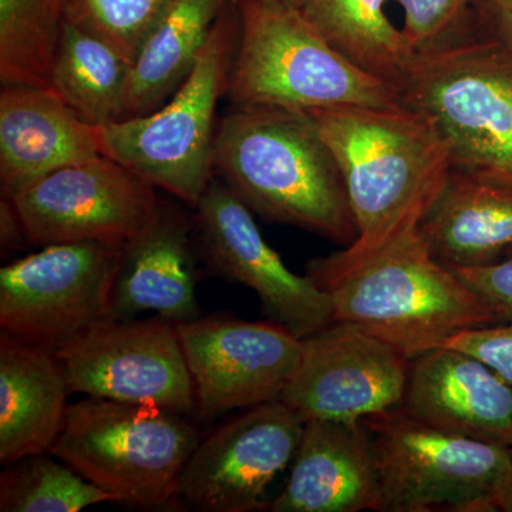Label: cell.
<instances>
[{
  "label": "cell",
  "mask_w": 512,
  "mask_h": 512,
  "mask_svg": "<svg viewBox=\"0 0 512 512\" xmlns=\"http://www.w3.org/2000/svg\"><path fill=\"white\" fill-rule=\"evenodd\" d=\"M338 164L357 239L306 266L342 271L413 234L451 170L450 151L423 114L403 104L309 111Z\"/></svg>",
  "instance_id": "6da1fadb"
},
{
  "label": "cell",
  "mask_w": 512,
  "mask_h": 512,
  "mask_svg": "<svg viewBox=\"0 0 512 512\" xmlns=\"http://www.w3.org/2000/svg\"><path fill=\"white\" fill-rule=\"evenodd\" d=\"M215 175L266 221L350 247L357 228L338 164L309 111L235 107L220 121Z\"/></svg>",
  "instance_id": "7a4b0ae2"
},
{
  "label": "cell",
  "mask_w": 512,
  "mask_h": 512,
  "mask_svg": "<svg viewBox=\"0 0 512 512\" xmlns=\"http://www.w3.org/2000/svg\"><path fill=\"white\" fill-rule=\"evenodd\" d=\"M311 278L329 292L335 322L366 330L407 360L458 333L503 322L490 303L431 255L419 229L365 261Z\"/></svg>",
  "instance_id": "3957f363"
},
{
  "label": "cell",
  "mask_w": 512,
  "mask_h": 512,
  "mask_svg": "<svg viewBox=\"0 0 512 512\" xmlns=\"http://www.w3.org/2000/svg\"><path fill=\"white\" fill-rule=\"evenodd\" d=\"M397 96L437 128L451 167L512 181V53L490 23L464 19L417 52Z\"/></svg>",
  "instance_id": "277c9868"
},
{
  "label": "cell",
  "mask_w": 512,
  "mask_h": 512,
  "mask_svg": "<svg viewBox=\"0 0 512 512\" xmlns=\"http://www.w3.org/2000/svg\"><path fill=\"white\" fill-rule=\"evenodd\" d=\"M239 30L227 94L234 107L322 110L389 107L396 89L326 42L302 10L275 0H234Z\"/></svg>",
  "instance_id": "5b68a950"
},
{
  "label": "cell",
  "mask_w": 512,
  "mask_h": 512,
  "mask_svg": "<svg viewBox=\"0 0 512 512\" xmlns=\"http://www.w3.org/2000/svg\"><path fill=\"white\" fill-rule=\"evenodd\" d=\"M200 441L188 414L87 396L69 406L49 453L116 503L167 510L180 505L178 481Z\"/></svg>",
  "instance_id": "8992f818"
},
{
  "label": "cell",
  "mask_w": 512,
  "mask_h": 512,
  "mask_svg": "<svg viewBox=\"0 0 512 512\" xmlns=\"http://www.w3.org/2000/svg\"><path fill=\"white\" fill-rule=\"evenodd\" d=\"M234 0L215 22L183 86L147 116L99 127L104 156L194 208L214 180L215 111L238 42Z\"/></svg>",
  "instance_id": "52a82bcc"
},
{
  "label": "cell",
  "mask_w": 512,
  "mask_h": 512,
  "mask_svg": "<svg viewBox=\"0 0 512 512\" xmlns=\"http://www.w3.org/2000/svg\"><path fill=\"white\" fill-rule=\"evenodd\" d=\"M382 512H493L511 467V448L458 436L402 406L363 419Z\"/></svg>",
  "instance_id": "ba28073f"
},
{
  "label": "cell",
  "mask_w": 512,
  "mask_h": 512,
  "mask_svg": "<svg viewBox=\"0 0 512 512\" xmlns=\"http://www.w3.org/2000/svg\"><path fill=\"white\" fill-rule=\"evenodd\" d=\"M123 248L99 242L47 245L0 269V328L56 350L110 318Z\"/></svg>",
  "instance_id": "9c48e42d"
},
{
  "label": "cell",
  "mask_w": 512,
  "mask_h": 512,
  "mask_svg": "<svg viewBox=\"0 0 512 512\" xmlns=\"http://www.w3.org/2000/svg\"><path fill=\"white\" fill-rule=\"evenodd\" d=\"M70 393L195 413L194 383L171 320L104 319L56 350Z\"/></svg>",
  "instance_id": "30bf717a"
},
{
  "label": "cell",
  "mask_w": 512,
  "mask_h": 512,
  "mask_svg": "<svg viewBox=\"0 0 512 512\" xmlns=\"http://www.w3.org/2000/svg\"><path fill=\"white\" fill-rule=\"evenodd\" d=\"M192 210L204 264L254 291L271 322L301 340L333 322L329 292L285 265L262 237L252 211L224 181L214 177Z\"/></svg>",
  "instance_id": "8fae6325"
},
{
  "label": "cell",
  "mask_w": 512,
  "mask_h": 512,
  "mask_svg": "<svg viewBox=\"0 0 512 512\" xmlns=\"http://www.w3.org/2000/svg\"><path fill=\"white\" fill-rule=\"evenodd\" d=\"M30 245L99 242L124 248L143 231L156 187L109 156L62 168L12 198Z\"/></svg>",
  "instance_id": "7c38bea8"
},
{
  "label": "cell",
  "mask_w": 512,
  "mask_h": 512,
  "mask_svg": "<svg viewBox=\"0 0 512 512\" xmlns=\"http://www.w3.org/2000/svg\"><path fill=\"white\" fill-rule=\"evenodd\" d=\"M175 328L205 421L279 400L301 355V339L271 320L212 315Z\"/></svg>",
  "instance_id": "4fadbf2b"
},
{
  "label": "cell",
  "mask_w": 512,
  "mask_h": 512,
  "mask_svg": "<svg viewBox=\"0 0 512 512\" xmlns=\"http://www.w3.org/2000/svg\"><path fill=\"white\" fill-rule=\"evenodd\" d=\"M409 363L366 330L333 320L301 340L279 400L305 421H362L402 406Z\"/></svg>",
  "instance_id": "5bb4252c"
},
{
  "label": "cell",
  "mask_w": 512,
  "mask_h": 512,
  "mask_svg": "<svg viewBox=\"0 0 512 512\" xmlns=\"http://www.w3.org/2000/svg\"><path fill=\"white\" fill-rule=\"evenodd\" d=\"M305 420L281 400L259 404L201 440L178 481V504L204 512H251L291 467Z\"/></svg>",
  "instance_id": "9a60e30c"
},
{
  "label": "cell",
  "mask_w": 512,
  "mask_h": 512,
  "mask_svg": "<svg viewBox=\"0 0 512 512\" xmlns=\"http://www.w3.org/2000/svg\"><path fill=\"white\" fill-rule=\"evenodd\" d=\"M402 407L436 429L512 450V386L464 350L440 346L410 360Z\"/></svg>",
  "instance_id": "2e32d148"
},
{
  "label": "cell",
  "mask_w": 512,
  "mask_h": 512,
  "mask_svg": "<svg viewBox=\"0 0 512 512\" xmlns=\"http://www.w3.org/2000/svg\"><path fill=\"white\" fill-rule=\"evenodd\" d=\"M195 254L194 214L158 202L150 222L123 248L109 319L148 311L174 323L200 318Z\"/></svg>",
  "instance_id": "e0dca14e"
},
{
  "label": "cell",
  "mask_w": 512,
  "mask_h": 512,
  "mask_svg": "<svg viewBox=\"0 0 512 512\" xmlns=\"http://www.w3.org/2000/svg\"><path fill=\"white\" fill-rule=\"evenodd\" d=\"M103 154L100 128L90 126L49 90L2 86L0 187L18 197L62 168Z\"/></svg>",
  "instance_id": "ac0fdd59"
},
{
  "label": "cell",
  "mask_w": 512,
  "mask_h": 512,
  "mask_svg": "<svg viewBox=\"0 0 512 512\" xmlns=\"http://www.w3.org/2000/svg\"><path fill=\"white\" fill-rule=\"evenodd\" d=\"M375 458L362 421H305L301 443L272 512L379 511Z\"/></svg>",
  "instance_id": "d6986e66"
},
{
  "label": "cell",
  "mask_w": 512,
  "mask_h": 512,
  "mask_svg": "<svg viewBox=\"0 0 512 512\" xmlns=\"http://www.w3.org/2000/svg\"><path fill=\"white\" fill-rule=\"evenodd\" d=\"M419 232L450 268L500 261L512 254V181L451 167Z\"/></svg>",
  "instance_id": "ffe728a7"
},
{
  "label": "cell",
  "mask_w": 512,
  "mask_h": 512,
  "mask_svg": "<svg viewBox=\"0 0 512 512\" xmlns=\"http://www.w3.org/2000/svg\"><path fill=\"white\" fill-rule=\"evenodd\" d=\"M70 389L55 350L0 335V463L47 453L63 429Z\"/></svg>",
  "instance_id": "44dd1931"
},
{
  "label": "cell",
  "mask_w": 512,
  "mask_h": 512,
  "mask_svg": "<svg viewBox=\"0 0 512 512\" xmlns=\"http://www.w3.org/2000/svg\"><path fill=\"white\" fill-rule=\"evenodd\" d=\"M231 0H174L131 64L121 120L147 116L163 106L194 70Z\"/></svg>",
  "instance_id": "7402d4cb"
},
{
  "label": "cell",
  "mask_w": 512,
  "mask_h": 512,
  "mask_svg": "<svg viewBox=\"0 0 512 512\" xmlns=\"http://www.w3.org/2000/svg\"><path fill=\"white\" fill-rule=\"evenodd\" d=\"M384 5L386 0H306L301 10L340 55L397 92L416 52Z\"/></svg>",
  "instance_id": "603a6c76"
},
{
  "label": "cell",
  "mask_w": 512,
  "mask_h": 512,
  "mask_svg": "<svg viewBox=\"0 0 512 512\" xmlns=\"http://www.w3.org/2000/svg\"><path fill=\"white\" fill-rule=\"evenodd\" d=\"M131 64L116 50L64 22L49 92L94 127L121 120Z\"/></svg>",
  "instance_id": "cb8c5ba5"
},
{
  "label": "cell",
  "mask_w": 512,
  "mask_h": 512,
  "mask_svg": "<svg viewBox=\"0 0 512 512\" xmlns=\"http://www.w3.org/2000/svg\"><path fill=\"white\" fill-rule=\"evenodd\" d=\"M64 0H0V82L49 90Z\"/></svg>",
  "instance_id": "d4e9b609"
},
{
  "label": "cell",
  "mask_w": 512,
  "mask_h": 512,
  "mask_svg": "<svg viewBox=\"0 0 512 512\" xmlns=\"http://www.w3.org/2000/svg\"><path fill=\"white\" fill-rule=\"evenodd\" d=\"M46 453L20 458L0 474L2 512H79L101 503H116L69 464Z\"/></svg>",
  "instance_id": "484cf974"
},
{
  "label": "cell",
  "mask_w": 512,
  "mask_h": 512,
  "mask_svg": "<svg viewBox=\"0 0 512 512\" xmlns=\"http://www.w3.org/2000/svg\"><path fill=\"white\" fill-rule=\"evenodd\" d=\"M173 2L64 0V15L67 22L97 37L133 64Z\"/></svg>",
  "instance_id": "4316f807"
},
{
  "label": "cell",
  "mask_w": 512,
  "mask_h": 512,
  "mask_svg": "<svg viewBox=\"0 0 512 512\" xmlns=\"http://www.w3.org/2000/svg\"><path fill=\"white\" fill-rule=\"evenodd\" d=\"M471 0H399L404 12V35L414 52L439 42L466 19Z\"/></svg>",
  "instance_id": "83f0119b"
},
{
  "label": "cell",
  "mask_w": 512,
  "mask_h": 512,
  "mask_svg": "<svg viewBox=\"0 0 512 512\" xmlns=\"http://www.w3.org/2000/svg\"><path fill=\"white\" fill-rule=\"evenodd\" d=\"M443 346L464 350L478 357L512 386V319L458 333Z\"/></svg>",
  "instance_id": "f1b7e54d"
},
{
  "label": "cell",
  "mask_w": 512,
  "mask_h": 512,
  "mask_svg": "<svg viewBox=\"0 0 512 512\" xmlns=\"http://www.w3.org/2000/svg\"><path fill=\"white\" fill-rule=\"evenodd\" d=\"M451 269L493 306L503 322L512 319V254L493 264Z\"/></svg>",
  "instance_id": "f546056e"
},
{
  "label": "cell",
  "mask_w": 512,
  "mask_h": 512,
  "mask_svg": "<svg viewBox=\"0 0 512 512\" xmlns=\"http://www.w3.org/2000/svg\"><path fill=\"white\" fill-rule=\"evenodd\" d=\"M25 242H29L28 237H26L25 227H23L15 204L9 198L2 197V201H0V244H2L3 251L22 248Z\"/></svg>",
  "instance_id": "4dcf8cb0"
},
{
  "label": "cell",
  "mask_w": 512,
  "mask_h": 512,
  "mask_svg": "<svg viewBox=\"0 0 512 512\" xmlns=\"http://www.w3.org/2000/svg\"><path fill=\"white\" fill-rule=\"evenodd\" d=\"M490 26L512 53V15L490 13Z\"/></svg>",
  "instance_id": "1f68e13d"
},
{
  "label": "cell",
  "mask_w": 512,
  "mask_h": 512,
  "mask_svg": "<svg viewBox=\"0 0 512 512\" xmlns=\"http://www.w3.org/2000/svg\"><path fill=\"white\" fill-rule=\"evenodd\" d=\"M495 510L512 512V458L510 471H508L503 487H501L497 500H495Z\"/></svg>",
  "instance_id": "d6a6232c"
},
{
  "label": "cell",
  "mask_w": 512,
  "mask_h": 512,
  "mask_svg": "<svg viewBox=\"0 0 512 512\" xmlns=\"http://www.w3.org/2000/svg\"><path fill=\"white\" fill-rule=\"evenodd\" d=\"M490 13H503L512 15V0H484Z\"/></svg>",
  "instance_id": "836d02e7"
},
{
  "label": "cell",
  "mask_w": 512,
  "mask_h": 512,
  "mask_svg": "<svg viewBox=\"0 0 512 512\" xmlns=\"http://www.w3.org/2000/svg\"><path fill=\"white\" fill-rule=\"evenodd\" d=\"M275 2L285 3V5H291L301 9L302 6L305 5L306 0H275Z\"/></svg>",
  "instance_id": "e575fe53"
}]
</instances>
